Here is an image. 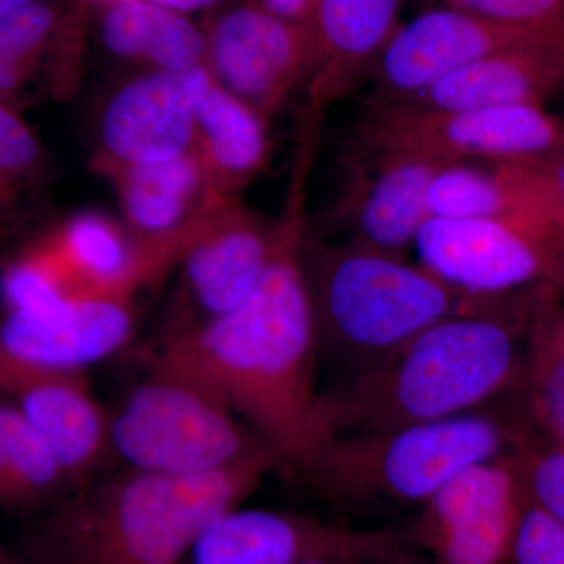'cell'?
<instances>
[{
  "mask_svg": "<svg viewBox=\"0 0 564 564\" xmlns=\"http://www.w3.org/2000/svg\"><path fill=\"white\" fill-rule=\"evenodd\" d=\"M84 33V3L43 0L0 20V102L14 106L41 73L54 74L58 91L76 77Z\"/></svg>",
  "mask_w": 564,
  "mask_h": 564,
  "instance_id": "7402d4cb",
  "label": "cell"
},
{
  "mask_svg": "<svg viewBox=\"0 0 564 564\" xmlns=\"http://www.w3.org/2000/svg\"><path fill=\"white\" fill-rule=\"evenodd\" d=\"M276 456L199 475L128 473L69 492L31 530L21 564H185L203 530L242 507Z\"/></svg>",
  "mask_w": 564,
  "mask_h": 564,
  "instance_id": "3957f363",
  "label": "cell"
},
{
  "mask_svg": "<svg viewBox=\"0 0 564 564\" xmlns=\"http://www.w3.org/2000/svg\"><path fill=\"white\" fill-rule=\"evenodd\" d=\"M358 562H361V560L345 558V556H322V558L310 560V562L302 564H355Z\"/></svg>",
  "mask_w": 564,
  "mask_h": 564,
  "instance_id": "e575fe53",
  "label": "cell"
},
{
  "mask_svg": "<svg viewBox=\"0 0 564 564\" xmlns=\"http://www.w3.org/2000/svg\"><path fill=\"white\" fill-rule=\"evenodd\" d=\"M50 173L46 151L17 107L0 102V239L21 232Z\"/></svg>",
  "mask_w": 564,
  "mask_h": 564,
  "instance_id": "4316f807",
  "label": "cell"
},
{
  "mask_svg": "<svg viewBox=\"0 0 564 564\" xmlns=\"http://www.w3.org/2000/svg\"><path fill=\"white\" fill-rule=\"evenodd\" d=\"M303 261L321 356L339 366L343 378L434 323L497 300L464 295L421 262L355 240L325 243L307 231Z\"/></svg>",
  "mask_w": 564,
  "mask_h": 564,
  "instance_id": "5b68a950",
  "label": "cell"
},
{
  "mask_svg": "<svg viewBox=\"0 0 564 564\" xmlns=\"http://www.w3.org/2000/svg\"><path fill=\"white\" fill-rule=\"evenodd\" d=\"M530 172L545 225L564 245V155L549 165H530Z\"/></svg>",
  "mask_w": 564,
  "mask_h": 564,
  "instance_id": "4dcf8cb0",
  "label": "cell"
},
{
  "mask_svg": "<svg viewBox=\"0 0 564 564\" xmlns=\"http://www.w3.org/2000/svg\"><path fill=\"white\" fill-rule=\"evenodd\" d=\"M252 6L285 18V20L310 22L317 0H245Z\"/></svg>",
  "mask_w": 564,
  "mask_h": 564,
  "instance_id": "1f68e13d",
  "label": "cell"
},
{
  "mask_svg": "<svg viewBox=\"0 0 564 564\" xmlns=\"http://www.w3.org/2000/svg\"><path fill=\"white\" fill-rule=\"evenodd\" d=\"M29 243L69 295L133 300L139 289L176 267L101 210L77 212Z\"/></svg>",
  "mask_w": 564,
  "mask_h": 564,
  "instance_id": "d6986e66",
  "label": "cell"
},
{
  "mask_svg": "<svg viewBox=\"0 0 564 564\" xmlns=\"http://www.w3.org/2000/svg\"><path fill=\"white\" fill-rule=\"evenodd\" d=\"M356 150L337 220L350 234L348 240L406 256L432 218L429 192L444 163L410 152Z\"/></svg>",
  "mask_w": 564,
  "mask_h": 564,
  "instance_id": "e0dca14e",
  "label": "cell"
},
{
  "mask_svg": "<svg viewBox=\"0 0 564 564\" xmlns=\"http://www.w3.org/2000/svg\"><path fill=\"white\" fill-rule=\"evenodd\" d=\"M110 182L124 225L144 247L180 263L221 199L193 150L169 161L96 169Z\"/></svg>",
  "mask_w": 564,
  "mask_h": 564,
  "instance_id": "ac0fdd59",
  "label": "cell"
},
{
  "mask_svg": "<svg viewBox=\"0 0 564 564\" xmlns=\"http://www.w3.org/2000/svg\"><path fill=\"white\" fill-rule=\"evenodd\" d=\"M356 148L402 151L437 163L549 165L564 155V122L538 104L484 109H411L373 104Z\"/></svg>",
  "mask_w": 564,
  "mask_h": 564,
  "instance_id": "52a82bcc",
  "label": "cell"
},
{
  "mask_svg": "<svg viewBox=\"0 0 564 564\" xmlns=\"http://www.w3.org/2000/svg\"><path fill=\"white\" fill-rule=\"evenodd\" d=\"M133 300L66 296L33 311H6L0 321V366L85 370L131 340Z\"/></svg>",
  "mask_w": 564,
  "mask_h": 564,
  "instance_id": "9a60e30c",
  "label": "cell"
},
{
  "mask_svg": "<svg viewBox=\"0 0 564 564\" xmlns=\"http://www.w3.org/2000/svg\"><path fill=\"white\" fill-rule=\"evenodd\" d=\"M206 65L143 70L115 87L96 124L93 169L141 165L192 151L196 111L212 85Z\"/></svg>",
  "mask_w": 564,
  "mask_h": 564,
  "instance_id": "4fadbf2b",
  "label": "cell"
},
{
  "mask_svg": "<svg viewBox=\"0 0 564 564\" xmlns=\"http://www.w3.org/2000/svg\"><path fill=\"white\" fill-rule=\"evenodd\" d=\"M533 291L436 322L323 391L329 437L443 421L513 395L524 372Z\"/></svg>",
  "mask_w": 564,
  "mask_h": 564,
  "instance_id": "7a4b0ae2",
  "label": "cell"
},
{
  "mask_svg": "<svg viewBox=\"0 0 564 564\" xmlns=\"http://www.w3.org/2000/svg\"><path fill=\"white\" fill-rule=\"evenodd\" d=\"M355 564H434L429 556L422 552L415 551L410 544L403 547L393 549L386 554L372 556V558L361 560Z\"/></svg>",
  "mask_w": 564,
  "mask_h": 564,
  "instance_id": "d6a6232c",
  "label": "cell"
},
{
  "mask_svg": "<svg viewBox=\"0 0 564 564\" xmlns=\"http://www.w3.org/2000/svg\"><path fill=\"white\" fill-rule=\"evenodd\" d=\"M429 209L440 218H505L545 225L529 165L491 162L447 163L437 170Z\"/></svg>",
  "mask_w": 564,
  "mask_h": 564,
  "instance_id": "d4e9b609",
  "label": "cell"
},
{
  "mask_svg": "<svg viewBox=\"0 0 564 564\" xmlns=\"http://www.w3.org/2000/svg\"><path fill=\"white\" fill-rule=\"evenodd\" d=\"M314 148L300 143L272 258L237 310L163 336L150 364L184 375L217 395L278 459L300 475L329 440L317 384V322L304 270L310 231L307 174Z\"/></svg>",
  "mask_w": 564,
  "mask_h": 564,
  "instance_id": "6da1fadb",
  "label": "cell"
},
{
  "mask_svg": "<svg viewBox=\"0 0 564 564\" xmlns=\"http://www.w3.org/2000/svg\"><path fill=\"white\" fill-rule=\"evenodd\" d=\"M525 47H564V33L519 28L470 11L432 6L400 24L375 66L377 102L417 95L469 63Z\"/></svg>",
  "mask_w": 564,
  "mask_h": 564,
  "instance_id": "7c38bea8",
  "label": "cell"
},
{
  "mask_svg": "<svg viewBox=\"0 0 564 564\" xmlns=\"http://www.w3.org/2000/svg\"><path fill=\"white\" fill-rule=\"evenodd\" d=\"M552 285L534 289L524 372L518 389L522 410L541 440L564 445V304Z\"/></svg>",
  "mask_w": 564,
  "mask_h": 564,
  "instance_id": "484cf974",
  "label": "cell"
},
{
  "mask_svg": "<svg viewBox=\"0 0 564 564\" xmlns=\"http://www.w3.org/2000/svg\"><path fill=\"white\" fill-rule=\"evenodd\" d=\"M558 90H564V47H525L499 52L452 70L410 98L377 104L433 110L543 106Z\"/></svg>",
  "mask_w": 564,
  "mask_h": 564,
  "instance_id": "44dd1931",
  "label": "cell"
},
{
  "mask_svg": "<svg viewBox=\"0 0 564 564\" xmlns=\"http://www.w3.org/2000/svg\"><path fill=\"white\" fill-rule=\"evenodd\" d=\"M518 458L529 499L564 525V445L534 436Z\"/></svg>",
  "mask_w": 564,
  "mask_h": 564,
  "instance_id": "83f0119b",
  "label": "cell"
},
{
  "mask_svg": "<svg viewBox=\"0 0 564 564\" xmlns=\"http://www.w3.org/2000/svg\"><path fill=\"white\" fill-rule=\"evenodd\" d=\"M98 24L104 50L144 70L187 69L206 61L203 28L152 0L101 7Z\"/></svg>",
  "mask_w": 564,
  "mask_h": 564,
  "instance_id": "cb8c5ba5",
  "label": "cell"
},
{
  "mask_svg": "<svg viewBox=\"0 0 564 564\" xmlns=\"http://www.w3.org/2000/svg\"><path fill=\"white\" fill-rule=\"evenodd\" d=\"M534 433L518 395L470 413L384 432L334 434L300 474L337 510L421 508L474 464L518 454Z\"/></svg>",
  "mask_w": 564,
  "mask_h": 564,
  "instance_id": "277c9868",
  "label": "cell"
},
{
  "mask_svg": "<svg viewBox=\"0 0 564 564\" xmlns=\"http://www.w3.org/2000/svg\"><path fill=\"white\" fill-rule=\"evenodd\" d=\"M413 250L430 272L475 299H500L540 285L564 292L563 243L527 223L432 217Z\"/></svg>",
  "mask_w": 564,
  "mask_h": 564,
  "instance_id": "ba28073f",
  "label": "cell"
},
{
  "mask_svg": "<svg viewBox=\"0 0 564 564\" xmlns=\"http://www.w3.org/2000/svg\"><path fill=\"white\" fill-rule=\"evenodd\" d=\"M269 120L242 99L212 82L196 111L193 152L212 187L237 196L270 159Z\"/></svg>",
  "mask_w": 564,
  "mask_h": 564,
  "instance_id": "603a6c76",
  "label": "cell"
},
{
  "mask_svg": "<svg viewBox=\"0 0 564 564\" xmlns=\"http://www.w3.org/2000/svg\"><path fill=\"white\" fill-rule=\"evenodd\" d=\"M406 533L351 529L292 511L237 507L212 521L185 564H302L322 556L372 558L408 545Z\"/></svg>",
  "mask_w": 564,
  "mask_h": 564,
  "instance_id": "5bb4252c",
  "label": "cell"
},
{
  "mask_svg": "<svg viewBox=\"0 0 564 564\" xmlns=\"http://www.w3.org/2000/svg\"><path fill=\"white\" fill-rule=\"evenodd\" d=\"M265 448L217 395L154 364L110 414L111 455L139 473L209 474Z\"/></svg>",
  "mask_w": 564,
  "mask_h": 564,
  "instance_id": "8992f818",
  "label": "cell"
},
{
  "mask_svg": "<svg viewBox=\"0 0 564 564\" xmlns=\"http://www.w3.org/2000/svg\"><path fill=\"white\" fill-rule=\"evenodd\" d=\"M423 2H426V3H429V7H432V3L434 2V0H423ZM429 7H426V9H429Z\"/></svg>",
  "mask_w": 564,
  "mask_h": 564,
  "instance_id": "8d00e7d4",
  "label": "cell"
},
{
  "mask_svg": "<svg viewBox=\"0 0 564 564\" xmlns=\"http://www.w3.org/2000/svg\"><path fill=\"white\" fill-rule=\"evenodd\" d=\"M39 2H43V0H0V20Z\"/></svg>",
  "mask_w": 564,
  "mask_h": 564,
  "instance_id": "836d02e7",
  "label": "cell"
},
{
  "mask_svg": "<svg viewBox=\"0 0 564 564\" xmlns=\"http://www.w3.org/2000/svg\"><path fill=\"white\" fill-rule=\"evenodd\" d=\"M0 564H21V562L14 552H10L0 544Z\"/></svg>",
  "mask_w": 564,
  "mask_h": 564,
  "instance_id": "d590c367",
  "label": "cell"
},
{
  "mask_svg": "<svg viewBox=\"0 0 564 564\" xmlns=\"http://www.w3.org/2000/svg\"><path fill=\"white\" fill-rule=\"evenodd\" d=\"M403 0H317L311 29L314 61L306 110L322 115L372 76L400 28Z\"/></svg>",
  "mask_w": 564,
  "mask_h": 564,
  "instance_id": "ffe728a7",
  "label": "cell"
},
{
  "mask_svg": "<svg viewBox=\"0 0 564 564\" xmlns=\"http://www.w3.org/2000/svg\"><path fill=\"white\" fill-rule=\"evenodd\" d=\"M276 221L221 199L182 256L165 334L188 332L232 313L254 291L272 258Z\"/></svg>",
  "mask_w": 564,
  "mask_h": 564,
  "instance_id": "8fae6325",
  "label": "cell"
},
{
  "mask_svg": "<svg viewBox=\"0 0 564 564\" xmlns=\"http://www.w3.org/2000/svg\"><path fill=\"white\" fill-rule=\"evenodd\" d=\"M440 3L505 24L564 33V0H440Z\"/></svg>",
  "mask_w": 564,
  "mask_h": 564,
  "instance_id": "f1b7e54d",
  "label": "cell"
},
{
  "mask_svg": "<svg viewBox=\"0 0 564 564\" xmlns=\"http://www.w3.org/2000/svg\"><path fill=\"white\" fill-rule=\"evenodd\" d=\"M206 61L212 79L242 99L267 120L304 90L314 61L310 22L234 0L212 11L203 25Z\"/></svg>",
  "mask_w": 564,
  "mask_h": 564,
  "instance_id": "30bf717a",
  "label": "cell"
},
{
  "mask_svg": "<svg viewBox=\"0 0 564 564\" xmlns=\"http://www.w3.org/2000/svg\"><path fill=\"white\" fill-rule=\"evenodd\" d=\"M510 564H564V525L527 500Z\"/></svg>",
  "mask_w": 564,
  "mask_h": 564,
  "instance_id": "f546056e",
  "label": "cell"
},
{
  "mask_svg": "<svg viewBox=\"0 0 564 564\" xmlns=\"http://www.w3.org/2000/svg\"><path fill=\"white\" fill-rule=\"evenodd\" d=\"M527 500L518 454L500 456L441 486L404 533L434 564H510Z\"/></svg>",
  "mask_w": 564,
  "mask_h": 564,
  "instance_id": "9c48e42d",
  "label": "cell"
},
{
  "mask_svg": "<svg viewBox=\"0 0 564 564\" xmlns=\"http://www.w3.org/2000/svg\"><path fill=\"white\" fill-rule=\"evenodd\" d=\"M0 393L51 448L73 491L90 484L110 451V414L93 395L85 370L0 366Z\"/></svg>",
  "mask_w": 564,
  "mask_h": 564,
  "instance_id": "2e32d148",
  "label": "cell"
}]
</instances>
